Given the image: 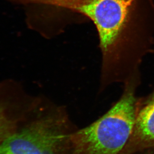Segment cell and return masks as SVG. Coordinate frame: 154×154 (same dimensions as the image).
Masks as SVG:
<instances>
[{"label":"cell","instance_id":"cell-1","mask_svg":"<svg viewBox=\"0 0 154 154\" xmlns=\"http://www.w3.org/2000/svg\"><path fill=\"white\" fill-rule=\"evenodd\" d=\"M63 8L93 22L102 56L103 86L138 80L154 47V0H34Z\"/></svg>","mask_w":154,"mask_h":154},{"label":"cell","instance_id":"cell-2","mask_svg":"<svg viewBox=\"0 0 154 154\" xmlns=\"http://www.w3.org/2000/svg\"><path fill=\"white\" fill-rule=\"evenodd\" d=\"M136 83H126L121 97L106 114L70 136L72 154H122L135 120Z\"/></svg>","mask_w":154,"mask_h":154},{"label":"cell","instance_id":"cell-3","mask_svg":"<svg viewBox=\"0 0 154 154\" xmlns=\"http://www.w3.org/2000/svg\"><path fill=\"white\" fill-rule=\"evenodd\" d=\"M69 137L52 120L36 122L0 143V154H66Z\"/></svg>","mask_w":154,"mask_h":154},{"label":"cell","instance_id":"cell-4","mask_svg":"<svg viewBox=\"0 0 154 154\" xmlns=\"http://www.w3.org/2000/svg\"><path fill=\"white\" fill-rule=\"evenodd\" d=\"M154 148V91L139 110L131 136L122 154H134Z\"/></svg>","mask_w":154,"mask_h":154},{"label":"cell","instance_id":"cell-5","mask_svg":"<svg viewBox=\"0 0 154 154\" xmlns=\"http://www.w3.org/2000/svg\"><path fill=\"white\" fill-rule=\"evenodd\" d=\"M14 123L8 118L3 105L0 103V143L13 133Z\"/></svg>","mask_w":154,"mask_h":154},{"label":"cell","instance_id":"cell-6","mask_svg":"<svg viewBox=\"0 0 154 154\" xmlns=\"http://www.w3.org/2000/svg\"><path fill=\"white\" fill-rule=\"evenodd\" d=\"M152 53H154V48H153V51H152Z\"/></svg>","mask_w":154,"mask_h":154},{"label":"cell","instance_id":"cell-7","mask_svg":"<svg viewBox=\"0 0 154 154\" xmlns=\"http://www.w3.org/2000/svg\"></svg>","mask_w":154,"mask_h":154}]
</instances>
